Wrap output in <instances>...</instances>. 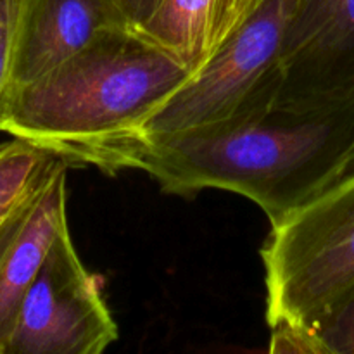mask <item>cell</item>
Returning <instances> with one entry per match:
<instances>
[{"label":"cell","instance_id":"6da1fadb","mask_svg":"<svg viewBox=\"0 0 354 354\" xmlns=\"http://www.w3.org/2000/svg\"><path fill=\"white\" fill-rule=\"evenodd\" d=\"M121 169H142L173 196L239 194L273 225L354 171V93L310 109L273 107L221 130L137 142L118 158Z\"/></svg>","mask_w":354,"mask_h":354},{"label":"cell","instance_id":"7a4b0ae2","mask_svg":"<svg viewBox=\"0 0 354 354\" xmlns=\"http://www.w3.org/2000/svg\"><path fill=\"white\" fill-rule=\"evenodd\" d=\"M194 76L171 52L113 30L31 82L7 90L0 131L37 142L71 166L113 175L138 127Z\"/></svg>","mask_w":354,"mask_h":354},{"label":"cell","instance_id":"3957f363","mask_svg":"<svg viewBox=\"0 0 354 354\" xmlns=\"http://www.w3.org/2000/svg\"><path fill=\"white\" fill-rule=\"evenodd\" d=\"M261 259L270 328L317 332L354 290V171L273 223Z\"/></svg>","mask_w":354,"mask_h":354},{"label":"cell","instance_id":"277c9868","mask_svg":"<svg viewBox=\"0 0 354 354\" xmlns=\"http://www.w3.org/2000/svg\"><path fill=\"white\" fill-rule=\"evenodd\" d=\"M297 0H266L248 23L151 116L121 152L142 140L221 130L275 107L283 38Z\"/></svg>","mask_w":354,"mask_h":354},{"label":"cell","instance_id":"5b68a950","mask_svg":"<svg viewBox=\"0 0 354 354\" xmlns=\"http://www.w3.org/2000/svg\"><path fill=\"white\" fill-rule=\"evenodd\" d=\"M116 339L118 324L64 228L24 294L3 354H100Z\"/></svg>","mask_w":354,"mask_h":354},{"label":"cell","instance_id":"8992f818","mask_svg":"<svg viewBox=\"0 0 354 354\" xmlns=\"http://www.w3.org/2000/svg\"><path fill=\"white\" fill-rule=\"evenodd\" d=\"M275 107L310 109L354 93V0H297Z\"/></svg>","mask_w":354,"mask_h":354},{"label":"cell","instance_id":"52a82bcc","mask_svg":"<svg viewBox=\"0 0 354 354\" xmlns=\"http://www.w3.org/2000/svg\"><path fill=\"white\" fill-rule=\"evenodd\" d=\"M61 162L0 225V354L52 244L68 228V169Z\"/></svg>","mask_w":354,"mask_h":354},{"label":"cell","instance_id":"ba28073f","mask_svg":"<svg viewBox=\"0 0 354 354\" xmlns=\"http://www.w3.org/2000/svg\"><path fill=\"white\" fill-rule=\"evenodd\" d=\"M113 30L130 28L111 0H24L10 86L45 75Z\"/></svg>","mask_w":354,"mask_h":354},{"label":"cell","instance_id":"9c48e42d","mask_svg":"<svg viewBox=\"0 0 354 354\" xmlns=\"http://www.w3.org/2000/svg\"><path fill=\"white\" fill-rule=\"evenodd\" d=\"M266 0H162L138 33L196 75Z\"/></svg>","mask_w":354,"mask_h":354},{"label":"cell","instance_id":"30bf717a","mask_svg":"<svg viewBox=\"0 0 354 354\" xmlns=\"http://www.w3.org/2000/svg\"><path fill=\"white\" fill-rule=\"evenodd\" d=\"M64 161L55 151L26 138L0 142V225Z\"/></svg>","mask_w":354,"mask_h":354},{"label":"cell","instance_id":"8fae6325","mask_svg":"<svg viewBox=\"0 0 354 354\" xmlns=\"http://www.w3.org/2000/svg\"><path fill=\"white\" fill-rule=\"evenodd\" d=\"M324 354H354V290L317 328Z\"/></svg>","mask_w":354,"mask_h":354},{"label":"cell","instance_id":"7c38bea8","mask_svg":"<svg viewBox=\"0 0 354 354\" xmlns=\"http://www.w3.org/2000/svg\"><path fill=\"white\" fill-rule=\"evenodd\" d=\"M24 0H0V106L10 86Z\"/></svg>","mask_w":354,"mask_h":354},{"label":"cell","instance_id":"4fadbf2b","mask_svg":"<svg viewBox=\"0 0 354 354\" xmlns=\"http://www.w3.org/2000/svg\"><path fill=\"white\" fill-rule=\"evenodd\" d=\"M162 0H111L131 31H140L151 21Z\"/></svg>","mask_w":354,"mask_h":354}]
</instances>
